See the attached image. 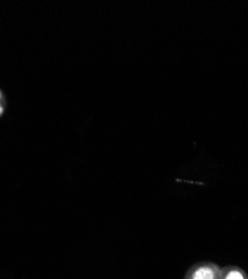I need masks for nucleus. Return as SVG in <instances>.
<instances>
[{"label":"nucleus","mask_w":248,"mask_h":279,"mask_svg":"<svg viewBox=\"0 0 248 279\" xmlns=\"http://www.w3.org/2000/svg\"><path fill=\"white\" fill-rule=\"evenodd\" d=\"M193 279H215V272L209 267H201L194 272Z\"/></svg>","instance_id":"1"},{"label":"nucleus","mask_w":248,"mask_h":279,"mask_svg":"<svg viewBox=\"0 0 248 279\" xmlns=\"http://www.w3.org/2000/svg\"><path fill=\"white\" fill-rule=\"evenodd\" d=\"M226 279H244V277L239 271H231L230 274L227 275Z\"/></svg>","instance_id":"2"},{"label":"nucleus","mask_w":248,"mask_h":279,"mask_svg":"<svg viewBox=\"0 0 248 279\" xmlns=\"http://www.w3.org/2000/svg\"><path fill=\"white\" fill-rule=\"evenodd\" d=\"M4 110H5V98H4L3 93L0 92V115L4 113Z\"/></svg>","instance_id":"3"}]
</instances>
